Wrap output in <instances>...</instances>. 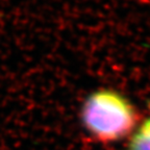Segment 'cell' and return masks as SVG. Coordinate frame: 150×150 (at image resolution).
<instances>
[{"mask_svg": "<svg viewBox=\"0 0 150 150\" xmlns=\"http://www.w3.org/2000/svg\"><path fill=\"white\" fill-rule=\"evenodd\" d=\"M80 119L84 129L103 144L128 139L141 121L134 103L123 93L108 88L96 90L86 98Z\"/></svg>", "mask_w": 150, "mask_h": 150, "instance_id": "cell-1", "label": "cell"}, {"mask_svg": "<svg viewBox=\"0 0 150 150\" xmlns=\"http://www.w3.org/2000/svg\"><path fill=\"white\" fill-rule=\"evenodd\" d=\"M127 150H150V115L141 120L128 138Z\"/></svg>", "mask_w": 150, "mask_h": 150, "instance_id": "cell-2", "label": "cell"}]
</instances>
